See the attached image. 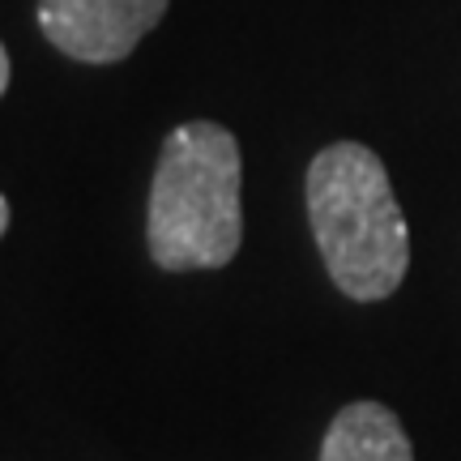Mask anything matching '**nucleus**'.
Here are the masks:
<instances>
[{"label": "nucleus", "instance_id": "obj_1", "mask_svg": "<svg viewBox=\"0 0 461 461\" xmlns=\"http://www.w3.org/2000/svg\"><path fill=\"white\" fill-rule=\"evenodd\" d=\"M303 197L333 286L359 303L393 295L411 269V227L376 154L359 141L325 146L308 167Z\"/></svg>", "mask_w": 461, "mask_h": 461}, {"label": "nucleus", "instance_id": "obj_2", "mask_svg": "<svg viewBox=\"0 0 461 461\" xmlns=\"http://www.w3.org/2000/svg\"><path fill=\"white\" fill-rule=\"evenodd\" d=\"M244 158L230 129L188 120L167 132L149 184L146 244L167 274L222 269L244 240Z\"/></svg>", "mask_w": 461, "mask_h": 461}, {"label": "nucleus", "instance_id": "obj_3", "mask_svg": "<svg viewBox=\"0 0 461 461\" xmlns=\"http://www.w3.org/2000/svg\"><path fill=\"white\" fill-rule=\"evenodd\" d=\"M171 0H39V31L56 51L82 65L124 60Z\"/></svg>", "mask_w": 461, "mask_h": 461}, {"label": "nucleus", "instance_id": "obj_4", "mask_svg": "<svg viewBox=\"0 0 461 461\" xmlns=\"http://www.w3.org/2000/svg\"><path fill=\"white\" fill-rule=\"evenodd\" d=\"M321 461H414L411 436L389 406L350 402L333 414L321 440Z\"/></svg>", "mask_w": 461, "mask_h": 461}, {"label": "nucleus", "instance_id": "obj_5", "mask_svg": "<svg viewBox=\"0 0 461 461\" xmlns=\"http://www.w3.org/2000/svg\"><path fill=\"white\" fill-rule=\"evenodd\" d=\"M9 73H14V68H9V51H5V43H0V95L9 90Z\"/></svg>", "mask_w": 461, "mask_h": 461}, {"label": "nucleus", "instance_id": "obj_6", "mask_svg": "<svg viewBox=\"0 0 461 461\" xmlns=\"http://www.w3.org/2000/svg\"><path fill=\"white\" fill-rule=\"evenodd\" d=\"M5 230H9V201L0 197V235H5Z\"/></svg>", "mask_w": 461, "mask_h": 461}]
</instances>
